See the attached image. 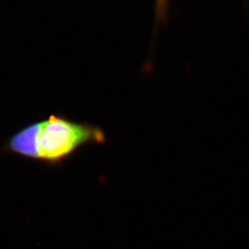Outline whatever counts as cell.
<instances>
[{"label":"cell","instance_id":"cell-2","mask_svg":"<svg viewBox=\"0 0 249 249\" xmlns=\"http://www.w3.org/2000/svg\"><path fill=\"white\" fill-rule=\"evenodd\" d=\"M170 4L171 0H155V31H157L160 25L167 23L169 18Z\"/></svg>","mask_w":249,"mask_h":249},{"label":"cell","instance_id":"cell-1","mask_svg":"<svg viewBox=\"0 0 249 249\" xmlns=\"http://www.w3.org/2000/svg\"><path fill=\"white\" fill-rule=\"evenodd\" d=\"M107 141V135L98 125L77 122L63 115H50L9 137L3 151L55 167L70 160L81 148L102 145Z\"/></svg>","mask_w":249,"mask_h":249}]
</instances>
